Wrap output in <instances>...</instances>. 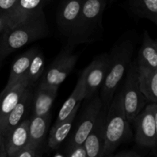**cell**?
Masks as SVG:
<instances>
[{
    "label": "cell",
    "instance_id": "cell-1",
    "mask_svg": "<svg viewBox=\"0 0 157 157\" xmlns=\"http://www.w3.org/2000/svg\"><path fill=\"white\" fill-rule=\"evenodd\" d=\"M48 34L45 14L43 9H39L0 35V58L3 61L17 49L45 38Z\"/></svg>",
    "mask_w": 157,
    "mask_h": 157
},
{
    "label": "cell",
    "instance_id": "cell-2",
    "mask_svg": "<svg viewBox=\"0 0 157 157\" xmlns=\"http://www.w3.org/2000/svg\"><path fill=\"white\" fill-rule=\"evenodd\" d=\"M133 136L130 123L126 117L122 90H117L107 110L105 140L101 157H110L124 143Z\"/></svg>",
    "mask_w": 157,
    "mask_h": 157
},
{
    "label": "cell",
    "instance_id": "cell-3",
    "mask_svg": "<svg viewBox=\"0 0 157 157\" xmlns=\"http://www.w3.org/2000/svg\"><path fill=\"white\" fill-rule=\"evenodd\" d=\"M107 0H81V9L78 22L67 38V44L75 46L95 42L104 32L103 15Z\"/></svg>",
    "mask_w": 157,
    "mask_h": 157
},
{
    "label": "cell",
    "instance_id": "cell-4",
    "mask_svg": "<svg viewBox=\"0 0 157 157\" xmlns=\"http://www.w3.org/2000/svg\"><path fill=\"white\" fill-rule=\"evenodd\" d=\"M135 46L131 40L119 41L112 48L110 55L108 71L100 89L103 108L107 110L113 97L132 61Z\"/></svg>",
    "mask_w": 157,
    "mask_h": 157
},
{
    "label": "cell",
    "instance_id": "cell-5",
    "mask_svg": "<svg viewBox=\"0 0 157 157\" xmlns=\"http://www.w3.org/2000/svg\"><path fill=\"white\" fill-rule=\"evenodd\" d=\"M121 90L126 117L131 124L136 115L148 104L140 89L136 61H132L127 68L125 81Z\"/></svg>",
    "mask_w": 157,
    "mask_h": 157
},
{
    "label": "cell",
    "instance_id": "cell-6",
    "mask_svg": "<svg viewBox=\"0 0 157 157\" xmlns=\"http://www.w3.org/2000/svg\"><path fill=\"white\" fill-rule=\"evenodd\" d=\"M73 47L67 44L65 48L60 52L49 64L47 70L44 71L39 82L40 85L59 87L64 82L74 70L78 60V55L72 50Z\"/></svg>",
    "mask_w": 157,
    "mask_h": 157
},
{
    "label": "cell",
    "instance_id": "cell-7",
    "mask_svg": "<svg viewBox=\"0 0 157 157\" xmlns=\"http://www.w3.org/2000/svg\"><path fill=\"white\" fill-rule=\"evenodd\" d=\"M135 141L140 147L155 149L157 144V104L148 103L133 119Z\"/></svg>",
    "mask_w": 157,
    "mask_h": 157
},
{
    "label": "cell",
    "instance_id": "cell-8",
    "mask_svg": "<svg viewBox=\"0 0 157 157\" xmlns=\"http://www.w3.org/2000/svg\"><path fill=\"white\" fill-rule=\"evenodd\" d=\"M87 104L82 114L81 115L78 125L75 127V130L71 133L70 132L67 136V147L84 144L87 135L96 122L98 113L103 107L102 101L99 93L90 99L87 100Z\"/></svg>",
    "mask_w": 157,
    "mask_h": 157
},
{
    "label": "cell",
    "instance_id": "cell-9",
    "mask_svg": "<svg viewBox=\"0 0 157 157\" xmlns=\"http://www.w3.org/2000/svg\"><path fill=\"white\" fill-rule=\"evenodd\" d=\"M110 64L109 53H103L98 55L82 71L84 75V100L90 99L99 93L108 71Z\"/></svg>",
    "mask_w": 157,
    "mask_h": 157
},
{
    "label": "cell",
    "instance_id": "cell-10",
    "mask_svg": "<svg viewBox=\"0 0 157 157\" xmlns=\"http://www.w3.org/2000/svg\"><path fill=\"white\" fill-rule=\"evenodd\" d=\"M81 0H62L57 12L56 21L60 32L68 38L79 18Z\"/></svg>",
    "mask_w": 157,
    "mask_h": 157
},
{
    "label": "cell",
    "instance_id": "cell-11",
    "mask_svg": "<svg viewBox=\"0 0 157 157\" xmlns=\"http://www.w3.org/2000/svg\"><path fill=\"white\" fill-rule=\"evenodd\" d=\"M33 90L28 86L25 90L22 96L16 105L13 107L6 119L0 124V131L3 136L7 135L14 127L20 124L23 120L26 119L32 109Z\"/></svg>",
    "mask_w": 157,
    "mask_h": 157
},
{
    "label": "cell",
    "instance_id": "cell-12",
    "mask_svg": "<svg viewBox=\"0 0 157 157\" xmlns=\"http://www.w3.org/2000/svg\"><path fill=\"white\" fill-rule=\"evenodd\" d=\"M107 110L101 108L96 122L84 142L87 157H101L105 140V125Z\"/></svg>",
    "mask_w": 157,
    "mask_h": 157
},
{
    "label": "cell",
    "instance_id": "cell-13",
    "mask_svg": "<svg viewBox=\"0 0 157 157\" xmlns=\"http://www.w3.org/2000/svg\"><path fill=\"white\" fill-rule=\"evenodd\" d=\"M52 115L32 116L29 117V143L28 144L44 152L47 135L50 127Z\"/></svg>",
    "mask_w": 157,
    "mask_h": 157
},
{
    "label": "cell",
    "instance_id": "cell-14",
    "mask_svg": "<svg viewBox=\"0 0 157 157\" xmlns=\"http://www.w3.org/2000/svg\"><path fill=\"white\" fill-rule=\"evenodd\" d=\"M59 87H48L38 84V87L33 91L32 102V115L45 116L51 113L54 101L58 94Z\"/></svg>",
    "mask_w": 157,
    "mask_h": 157
},
{
    "label": "cell",
    "instance_id": "cell-15",
    "mask_svg": "<svg viewBox=\"0 0 157 157\" xmlns=\"http://www.w3.org/2000/svg\"><path fill=\"white\" fill-rule=\"evenodd\" d=\"M29 118H26L4 136L8 157H15L16 153L29 143Z\"/></svg>",
    "mask_w": 157,
    "mask_h": 157
},
{
    "label": "cell",
    "instance_id": "cell-16",
    "mask_svg": "<svg viewBox=\"0 0 157 157\" xmlns=\"http://www.w3.org/2000/svg\"><path fill=\"white\" fill-rule=\"evenodd\" d=\"M27 87V82L24 78L12 87H4L0 92V124L16 105Z\"/></svg>",
    "mask_w": 157,
    "mask_h": 157
},
{
    "label": "cell",
    "instance_id": "cell-17",
    "mask_svg": "<svg viewBox=\"0 0 157 157\" xmlns=\"http://www.w3.org/2000/svg\"><path fill=\"white\" fill-rule=\"evenodd\" d=\"M79 107L75 109L66 119L57 124H54L46 141V147L52 150H58L62 143L67 139L70 133Z\"/></svg>",
    "mask_w": 157,
    "mask_h": 157
},
{
    "label": "cell",
    "instance_id": "cell-18",
    "mask_svg": "<svg viewBox=\"0 0 157 157\" xmlns=\"http://www.w3.org/2000/svg\"><path fill=\"white\" fill-rule=\"evenodd\" d=\"M137 78L140 91L147 102L156 103L157 69L137 65Z\"/></svg>",
    "mask_w": 157,
    "mask_h": 157
},
{
    "label": "cell",
    "instance_id": "cell-19",
    "mask_svg": "<svg viewBox=\"0 0 157 157\" xmlns=\"http://www.w3.org/2000/svg\"><path fill=\"white\" fill-rule=\"evenodd\" d=\"M47 2L48 0H18L7 16L9 28L21 21L30 14L42 9Z\"/></svg>",
    "mask_w": 157,
    "mask_h": 157
},
{
    "label": "cell",
    "instance_id": "cell-20",
    "mask_svg": "<svg viewBox=\"0 0 157 157\" xmlns=\"http://www.w3.org/2000/svg\"><path fill=\"white\" fill-rule=\"evenodd\" d=\"M84 96H85V90H84V75L81 73L75 89L61 107L54 124H57L61 121H64L75 109L80 107L81 101L84 100Z\"/></svg>",
    "mask_w": 157,
    "mask_h": 157
},
{
    "label": "cell",
    "instance_id": "cell-21",
    "mask_svg": "<svg viewBox=\"0 0 157 157\" xmlns=\"http://www.w3.org/2000/svg\"><path fill=\"white\" fill-rule=\"evenodd\" d=\"M37 49L38 48H32L29 49L23 54L20 55L12 63L10 68L9 79H8L6 86L5 87L6 88L12 87L14 84H17L20 81L24 79L31 60L36 52Z\"/></svg>",
    "mask_w": 157,
    "mask_h": 157
},
{
    "label": "cell",
    "instance_id": "cell-22",
    "mask_svg": "<svg viewBox=\"0 0 157 157\" xmlns=\"http://www.w3.org/2000/svg\"><path fill=\"white\" fill-rule=\"evenodd\" d=\"M136 63L150 68L157 69V43L151 38L147 31H144L143 42L138 52Z\"/></svg>",
    "mask_w": 157,
    "mask_h": 157
},
{
    "label": "cell",
    "instance_id": "cell-23",
    "mask_svg": "<svg viewBox=\"0 0 157 157\" xmlns=\"http://www.w3.org/2000/svg\"><path fill=\"white\" fill-rule=\"evenodd\" d=\"M128 6L133 15L157 24V0H129Z\"/></svg>",
    "mask_w": 157,
    "mask_h": 157
},
{
    "label": "cell",
    "instance_id": "cell-24",
    "mask_svg": "<svg viewBox=\"0 0 157 157\" xmlns=\"http://www.w3.org/2000/svg\"><path fill=\"white\" fill-rule=\"evenodd\" d=\"M44 71V57L40 49L32 57L28 70L25 75V79L29 87L33 88L37 81L41 78Z\"/></svg>",
    "mask_w": 157,
    "mask_h": 157
},
{
    "label": "cell",
    "instance_id": "cell-25",
    "mask_svg": "<svg viewBox=\"0 0 157 157\" xmlns=\"http://www.w3.org/2000/svg\"><path fill=\"white\" fill-rule=\"evenodd\" d=\"M42 154V150L27 144L16 153L15 157H40Z\"/></svg>",
    "mask_w": 157,
    "mask_h": 157
},
{
    "label": "cell",
    "instance_id": "cell-26",
    "mask_svg": "<svg viewBox=\"0 0 157 157\" xmlns=\"http://www.w3.org/2000/svg\"><path fill=\"white\" fill-rule=\"evenodd\" d=\"M64 153L65 156L67 157H87V151L84 144L67 147Z\"/></svg>",
    "mask_w": 157,
    "mask_h": 157
},
{
    "label": "cell",
    "instance_id": "cell-27",
    "mask_svg": "<svg viewBox=\"0 0 157 157\" xmlns=\"http://www.w3.org/2000/svg\"><path fill=\"white\" fill-rule=\"evenodd\" d=\"M18 0H0V16L7 18L8 15L16 4Z\"/></svg>",
    "mask_w": 157,
    "mask_h": 157
},
{
    "label": "cell",
    "instance_id": "cell-28",
    "mask_svg": "<svg viewBox=\"0 0 157 157\" xmlns=\"http://www.w3.org/2000/svg\"><path fill=\"white\" fill-rule=\"evenodd\" d=\"M113 157H141L140 154L136 150H122L112 155Z\"/></svg>",
    "mask_w": 157,
    "mask_h": 157
},
{
    "label": "cell",
    "instance_id": "cell-29",
    "mask_svg": "<svg viewBox=\"0 0 157 157\" xmlns=\"http://www.w3.org/2000/svg\"><path fill=\"white\" fill-rule=\"evenodd\" d=\"M7 153H6V145H5V137L2 132L0 131V157H6Z\"/></svg>",
    "mask_w": 157,
    "mask_h": 157
},
{
    "label": "cell",
    "instance_id": "cell-30",
    "mask_svg": "<svg viewBox=\"0 0 157 157\" xmlns=\"http://www.w3.org/2000/svg\"><path fill=\"white\" fill-rule=\"evenodd\" d=\"M9 28V22H8L7 18L5 17L0 16V35L5 32L6 29Z\"/></svg>",
    "mask_w": 157,
    "mask_h": 157
},
{
    "label": "cell",
    "instance_id": "cell-31",
    "mask_svg": "<svg viewBox=\"0 0 157 157\" xmlns=\"http://www.w3.org/2000/svg\"><path fill=\"white\" fill-rule=\"evenodd\" d=\"M65 156V153H61V151H56V153L54 154V157H64Z\"/></svg>",
    "mask_w": 157,
    "mask_h": 157
},
{
    "label": "cell",
    "instance_id": "cell-32",
    "mask_svg": "<svg viewBox=\"0 0 157 157\" xmlns=\"http://www.w3.org/2000/svg\"><path fill=\"white\" fill-rule=\"evenodd\" d=\"M2 60L1 59V58H0V66H1V63H2Z\"/></svg>",
    "mask_w": 157,
    "mask_h": 157
}]
</instances>
